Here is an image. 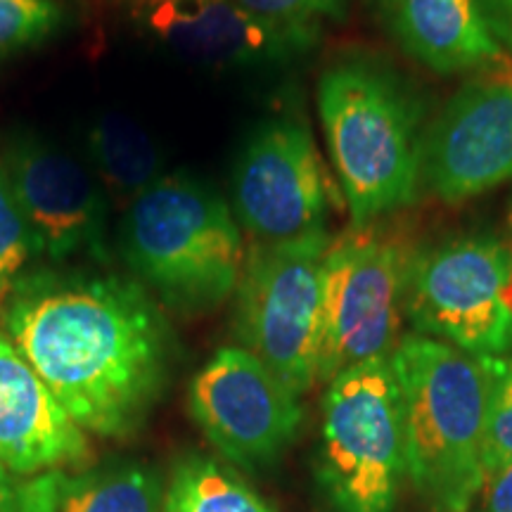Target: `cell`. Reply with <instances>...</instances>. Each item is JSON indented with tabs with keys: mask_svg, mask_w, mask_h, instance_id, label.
Segmentation results:
<instances>
[{
	"mask_svg": "<svg viewBox=\"0 0 512 512\" xmlns=\"http://www.w3.org/2000/svg\"><path fill=\"white\" fill-rule=\"evenodd\" d=\"M408 261L403 242L380 223L351 226L330 240L323 259L320 382L370 358L392 356L399 344Z\"/></svg>",
	"mask_w": 512,
	"mask_h": 512,
	"instance_id": "8",
	"label": "cell"
},
{
	"mask_svg": "<svg viewBox=\"0 0 512 512\" xmlns=\"http://www.w3.org/2000/svg\"><path fill=\"white\" fill-rule=\"evenodd\" d=\"M318 112L351 226L377 223L415 200L420 110L394 74L366 60L335 64L320 76Z\"/></svg>",
	"mask_w": 512,
	"mask_h": 512,
	"instance_id": "3",
	"label": "cell"
},
{
	"mask_svg": "<svg viewBox=\"0 0 512 512\" xmlns=\"http://www.w3.org/2000/svg\"><path fill=\"white\" fill-rule=\"evenodd\" d=\"M328 230L252 245L235 290V335L294 394L318 382Z\"/></svg>",
	"mask_w": 512,
	"mask_h": 512,
	"instance_id": "6",
	"label": "cell"
},
{
	"mask_svg": "<svg viewBox=\"0 0 512 512\" xmlns=\"http://www.w3.org/2000/svg\"><path fill=\"white\" fill-rule=\"evenodd\" d=\"M121 252L166 304L190 313L216 309L235 294L247 256L228 202L185 174H164L131 202Z\"/></svg>",
	"mask_w": 512,
	"mask_h": 512,
	"instance_id": "4",
	"label": "cell"
},
{
	"mask_svg": "<svg viewBox=\"0 0 512 512\" xmlns=\"http://www.w3.org/2000/svg\"><path fill=\"white\" fill-rule=\"evenodd\" d=\"M252 15L297 29H318L320 19H337L347 0H235Z\"/></svg>",
	"mask_w": 512,
	"mask_h": 512,
	"instance_id": "22",
	"label": "cell"
},
{
	"mask_svg": "<svg viewBox=\"0 0 512 512\" xmlns=\"http://www.w3.org/2000/svg\"><path fill=\"white\" fill-rule=\"evenodd\" d=\"M91 456L86 432L0 330V465L17 477L69 472Z\"/></svg>",
	"mask_w": 512,
	"mask_h": 512,
	"instance_id": "14",
	"label": "cell"
},
{
	"mask_svg": "<svg viewBox=\"0 0 512 512\" xmlns=\"http://www.w3.org/2000/svg\"><path fill=\"white\" fill-rule=\"evenodd\" d=\"M34 254V240L0 157V287L3 290H10Z\"/></svg>",
	"mask_w": 512,
	"mask_h": 512,
	"instance_id": "20",
	"label": "cell"
},
{
	"mask_svg": "<svg viewBox=\"0 0 512 512\" xmlns=\"http://www.w3.org/2000/svg\"><path fill=\"white\" fill-rule=\"evenodd\" d=\"M138 12L164 46L216 67L285 62L306 53L318 36V29L256 17L235 0H140Z\"/></svg>",
	"mask_w": 512,
	"mask_h": 512,
	"instance_id": "13",
	"label": "cell"
},
{
	"mask_svg": "<svg viewBox=\"0 0 512 512\" xmlns=\"http://www.w3.org/2000/svg\"><path fill=\"white\" fill-rule=\"evenodd\" d=\"M477 5L496 41L512 48V0H477Z\"/></svg>",
	"mask_w": 512,
	"mask_h": 512,
	"instance_id": "25",
	"label": "cell"
},
{
	"mask_svg": "<svg viewBox=\"0 0 512 512\" xmlns=\"http://www.w3.org/2000/svg\"><path fill=\"white\" fill-rule=\"evenodd\" d=\"M494 361L496 377L494 394H491L489 427H486L484 446L486 475L512 460V351L508 356L494 358Z\"/></svg>",
	"mask_w": 512,
	"mask_h": 512,
	"instance_id": "21",
	"label": "cell"
},
{
	"mask_svg": "<svg viewBox=\"0 0 512 512\" xmlns=\"http://www.w3.org/2000/svg\"><path fill=\"white\" fill-rule=\"evenodd\" d=\"M510 235H512V204H510ZM510 256H512V242H510Z\"/></svg>",
	"mask_w": 512,
	"mask_h": 512,
	"instance_id": "27",
	"label": "cell"
},
{
	"mask_svg": "<svg viewBox=\"0 0 512 512\" xmlns=\"http://www.w3.org/2000/svg\"><path fill=\"white\" fill-rule=\"evenodd\" d=\"M233 214L256 245L325 230L328 183L309 126L278 117L247 138L233 174Z\"/></svg>",
	"mask_w": 512,
	"mask_h": 512,
	"instance_id": "9",
	"label": "cell"
},
{
	"mask_svg": "<svg viewBox=\"0 0 512 512\" xmlns=\"http://www.w3.org/2000/svg\"><path fill=\"white\" fill-rule=\"evenodd\" d=\"M5 297H8V290H3V287H0V311H3V304H5Z\"/></svg>",
	"mask_w": 512,
	"mask_h": 512,
	"instance_id": "26",
	"label": "cell"
},
{
	"mask_svg": "<svg viewBox=\"0 0 512 512\" xmlns=\"http://www.w3.org/2000/svg\"><path fill=\"white\" fill-rule=\"evenodd\" d=\"M3 164L36 254L55 264L79 254L105 256V197L76 159L36 136H15Z\"/></svg>",
	"mask_w": 512,
	"mask_h": 512,
	"instance_id": "12",
	"label": "cell"
},
{
	"mask_svg": "<svg viewBox=\"0 0 512 512\" xmlns=\"http://www.w3.org/2000/svg\"><path fill=\"white\" fill-rule=\"evenodd\" d=\"M164 512H273L238 475L211 458L192 456L166 482Z\"/></svg>",
	"mask_w": 512,
	"mask_h": 512,
	"instance_id": "18",
	"label": "cell"
},
{
	"mask_svg": "<svg viewBox=\"0 0 512 512\" xmlns=\"http://www.w3.org/2000/svg\"><path fill=\"white\" fill-rule=\"evenodd\" d=\"M403 401L406 475L439 512H465L484 486L496 361L425 335L392 351Z\"/></svg>",
	"mask_w": 512,
	"mask_h": 512,
	"instance_id": "2",
	"label": "cell"
},
{
	"mask_svg": "<svg viewBox=\"0 0 512 512\" xmlns=\"http://www.w3.org/2000/svg\"><path fill=\"white\" fill-rule=\"evenodd\" d=\"M422 178L465 202L512 178V74L489 69L448 100L422 143Z\"/></svg>",
	"mask_w": 512,
	"mask_h": 512,
	"instance_id": "11",
	"label": "cell"
},
{
	"mask_svg": "<svg viewBox=\"0 0 512 512\" xmlns=\"http://www.w3.org/2000/svg\"><path fill=\"white\" fill-rule=\"evenodd\" d=\"M62 475L64 472L17 477L0 465V512H55Z\"/></svg>",
	"mask_w": 512,
	"mask_h": 512,
	"instance_id": "23",
	"label": "cell"
},
{
	"mask_svg": "<svg viewBox=\"0 0 512 512\" xmlns=\"http://www.w3.org/2000/svg\"><path fill=\"white\" fill-rule=\"evenodd\" d=\"M95 176L121 200L133 202L162 178V157L145 128L121 114H105L88 128Z\"/></svg>",
	"mask_w": 512,
	"mask_h": 512,
	"instance_id": "16",
	"label": "cell"
},
{
	"mask_svg": "<svg viewBox=\"0 0 512 512\" xmlns=\"http://www.w3.org/2000/svg\"><path fill=\"white\" fill-rule=\"evenodd\" d=\"M190 415L223 458L261 467L292 444L304 408L264 361L242 347H223L190 384Z\"/></svg>",
	"mask_w": 512,
	"mask_h": 512,
	"instance_id": "10",
	"label": "cell"
},
{
	"mask_svg": "<svg viewBox=\"0 0 512 512\" xmlns=\"http://www.w3.org/2000/svg\"><path fill=\"white\" fill-rule=\"evenodd\" d=\"M166 484L140 463H114L67 475L57 486L55 512H164Z\"/></svg>",
	"mask_w": 512,
	"mask_h": 512,
	"instance_id": "17",
	"label": "cell"
},
{
	"mask_svg": "<svg viewBox=\"0 0 512 512\" xmlns=\"http://www.w3.org/2000/svg\"><path fill=\"white\" fill-rule=\"evenodd\" d=\"M484 512H512V460L484 479Z\"/></svg>",
	"mask_w": 512,
	"mask_h": 512,
	"instance_id": "24",
	"label": "cell"
},
{
	"mask_svg": "<svg viewBox=\"0 0 512 512\" xmlns=\"http://www.w3.org/2000/svg\"><path fill=\"white\" fill-rule=\"evenodd\" d=\"M382 12L403 50L437 74L489 72L503 62L477 0H382Z\"/></svg>",
	"mask_w": 512,
	"mask_h": 512,
	"instance_id": "15",
	"label": "cell"
},
{
	"mask_svg": "<svg viewBox=\"0 0 512 512\" xmlns=\"http://www.w3.org/2000/svg\"><path fill=\"white\" fill-rule=\"evenodd\" d=\"M64 22L57 0H0V57L38 46Z\"/></svg>",
	"mask_w": 512,
	"mask_h": 512,
	"instance_id": "19",
	"label": "cell"
},
{
	"mask_svg": "<svg viewBox=\"0 0 512 512\" xmlns=\"http://www.w3.org/2000/svg\"><path fill=\"white\" fill-rule=\"evenodd\" d=\"M320 434V482L337 512H392L406 475L392 358H370L332 377Z\"/></svg>",
	"mask_w": 512,
	"mask_h": 512,
	"instance_id": "5",
	"label": "cell"
},
{
	"mask_svg": "<svg viewBox=\"0 0 512 512\" xmlns=\"http://www.w3.org/2000/svg\"><path fill=\"white\" fill-rule=\"evenodd\" d=\"M403 313L418 335L467 354L501 358L512 351V256L491 235H465L413 254Z\"/></svg>",
	"mask_w": 512,
	"mask_h": 512,
	"instance_id": "7",
	"label": "cell"
},
{
	"mask_svg": "<svg viewBox=\"0 0 512 512\" xmlns=\"http://www.w3.org/2000/svg\"><path fill=\"white\" fill-rule=\"evenodd\" d=\"M0 325L69 418L95 437L138 432L169 380L164 313L143 283L119 273H22Z\"/></svg>",
	"mask_w": 512,
	"mask_h": 512,
	"instance_id": "1",
	"label": "cell"
}]
</instances>
